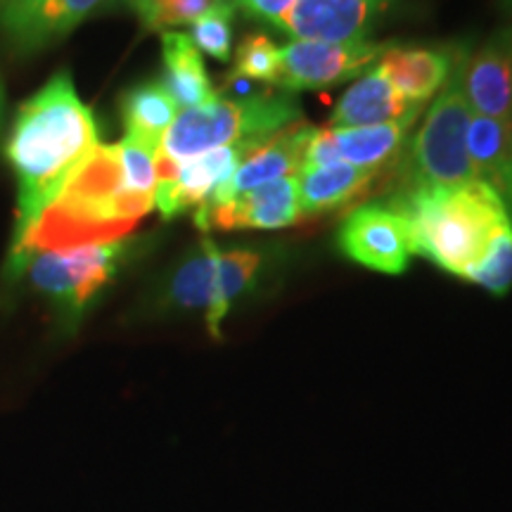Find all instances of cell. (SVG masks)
I'll use <instances>...</instances> for the list:
<instances>
[{"mask_svg": "<svg viewBox=\"0 0 512 512\" xmlns=\"http://www.w3.org/2000/svg\"><path fill=\"white\" fill-rule=\"evenodd\" d=\"M98 145V124L69 74L53 76L41 93L24 102L5 150L19 183L15 240L34 226Z\"/></svg>", "mask_w": 512, "mask_h": 512, "instance_id": "obj_1", "label": "cell"}, {"mask_svg": "<svg viewBox=\"0 0 512 512\" xmlns=\"http://www.w3.org/2000/svg\"><path fill=\"white\" fill-rule=\"evenodd\" d=\"M389 207L406 223L413 254L463 280L491 242L512 228L503 202L482 181L460 188L396 190Z\"/></svg>", "mask_w": 512, "mask_h": 512, "instance_id": "obj_2", "label": "cell"}, {"mask_svg": "<svg viewBox=\"0 0 512 512\" xmlns=\"http://www.w3.org/2000/svg\"><path fill=\"white\" fill-rule=\"evenodd\" d=\"M299 117V100L285 91H259L252 98H226L216 93L204 105L176 114L162 140V150L183 162L226 145H259L297 124Z\"/></svg>", "mask_w": 512, "mask_h": 512, "instance_id": "obj_3", "label": "cell"}, {"mask_svg": "<svg viewBox=\"0 0 512 512\" xmlns=\"http://www.w3.org/2000/svg\"><path fill=\"white\" fill-rule=\"evenodd\" d=\"M465 60L467 50L460 53L456 67L437 93V100L427 110L422 128L403 162L406 169L399 190L460 188L477 181L467 155V126L472 110L465 93Z\"/></svg>", "mask_w": 512, "mask_h": 512, "instance_id": "obj_4", "label": "cell"}, {"mask_svg": "<svg viewBox=\"0 0 512 512\" xmlns=\"http://www.w3.org/2000/svg\"><path fill=\"white\" fill-rule=\"evenodd\" d=\"M126 254L124 242H100L72 249H53L36 254L24 266L34 290L46 297L67 332L81 325L102 290L117 275Z\"/></svg>", "mask_w": 512, "mask_h": 512, "instance_id": "obj_5", "label": "cell"}, {"mask_svg": "<svg viewBox=\"0 0 512 512\" xmlns=\"http://www.w3.org/2000/svg\"><path fill=\"white\" fill-rule=\"evenodd\" d=\"M382 43H320L290 41L280 48V74L275 86L280 91H320L366 74L368 67L380 60Z\"/></svg>", "mask_w": 512, "mask_h": 512, "instance_id": "obj_6", "label": "cell"}, {"mask_svg": "<svg viewBox=\"0 0 512 512\" xmlns=\"http://www.w3.org/2000/svg\"><path fill=\"white\" fill-rule=\"evenodd\" d=\"M337 240L351 261L389 275H401L413 256L406 223L389 204H363L351 211Z\"/></svg>", "mask_w": 512, "mask_h": 512, "instance_id": "obj_7", "label": "cell"}, {"mask_svg": "<svg viewBox=\"0 0 512 512\" xmlns=\"http://www.w3.org/2000/svg\"><path fill=\"white\" fill-rule=\"evenodd\" d=\"M302 219L297 176L259 185L223 204H202L195 211L200 230H275Z\"/></svg>", "mask_w": 512, "mask_h": 512, "instance_id": "obj_8", "label": "cell"}, {"mask_svg": "<svg viewBox=\"0 0 512 512\" xmlns=\"http://www.w3.org/2000/svg\"><path fill=\"white\" fill-rule=\"evenodd\" d=\"M389 0H297L280 31L292 41H366Z\"/></svg>", "mask_w": 512, "mask_h": 512, "instance_id": "obj_9", "label": "cell"}, {"mask_svg": "<svg viewBox=\"0 0 512 512\" xmlns=\"http://www.w3.org/2000/svg\"><path fill=\"white\" fill-rule=\"evenodd\" d=\"M411 124H380L358 128H313L304 166L351 164L382 171L401 155Z\"/></svg>", "mask_w": 512, "mask_h": 512, "instance_id": "obj_10", "label": "cell"}, {"mask_svg": "<svg viewBox=\"0 0 512 512\" xmlns=\"http://www.w3.org/2000/svg\"><path fill=\"white\" fill-rule=\"evenodd\" d=\"M254 147L256 145H226L219 147V150L178 162L176 176L169 183L157 185L155 207L162 211L164 219L183 214L192 207H202L235 174L242 159Z\"/></svg>", "mask_w": 512, "mask_h": 512, "instance_id": "obj_11", "label": "cell"}, {"mask_svg": "<svg viewBox=\"0 0 512 512\" xmlns=\"http://www.w3.org/2000/svg\"><path fill=\"white\" fill-rule=\"evenodd\" d=\"M313 128L304 124H294L278 136L264 140L254 147L235 174L221 185L204 204H223L242 192L259 188V185L275 183L280 178L297 176L306 164V150H309Z\"/></svg>", "mask_w": 512, "mask_h": 512, "instance_id": "obj_12", "label": "cell"}, {"mask_svg": "<svg viewBox=\"0 0 512 512\" xmlns=\"http://www.w3.org/2000/svg\"><path fill=\"white\" fill-rule=\"evenodd\" d=\"M105 0H22L0 10V29L17 53L53 43L81 24Z\"/></svg>", "mask_w": 512, "mask_h": 512, "instance_id": "obj_13", "label": "cell"}, {"mask_svg": "<svg viewBox=\"0 0 512 512\" xmlns=\"http://www.w3.org/2000/svg\"><path fill=\"white\" fill-rule=\"evenodd\" d=\"M465 93L472 114L512 121V31H498L465 60Z\"/></svg>", "mask_w": 512, "mask_h": 512, "instance_id": "obj_14", "label": "cell"}, {"mask_svg": "<svg viewBox=\"0 0 512 512\" xmlns=\"http://www.w3.org/2000/svg\"><path fill=\"white\" fill-rule=\"evenodd\" d=\"M422 105L408 102L392 86L380 69L361 74L335 105L330 128H358L380 124H411L418 119Z\"/></svg>", "mask_w": 512, "mask_h": 512, "instance_id": "obj_15", "label": "cell"}, {"mask_svg": "<svg viewBox=\"0 0 512 512\" xmlns=\"http://www.w3.org/2000/svg\"><path fill=\"white\" fill-rule=\"evenodd\" d=\"M465 48H384L375 67L408 102L425 107L437 95Z\"/></svg>", "mask_w": 512, "mask_h": 512, "instance_id": "obj_16", "label": "cell"}, {"mask_svg": "<svg viewBox=\"0 0 512 512\" xmlns=\"http://www.w3.org/2000/svg\"><path fill=\"white\" fill-rule=\"evenodd\" d=\"M467 155L477 181L496 192L512 223V121L472 114L467 126Z\"/></svg>", "mask_w": 512, "mask_h": 512, "instance_id": "obj_17", "label": "cell"}, {"mask_svg": "<svg viewBox=\"0 0 512 512\" xmlns=\"http://www.w3.org/2000/svg\"><path fill=\"white\" fill-rule=\"evenodd\" d=\"M380 171L358 169V166L337 162L325 166H304L297 174L299 207L302 216H318L325 211L347 207L361 197Z\"/></svg>", "mask_w": 512, "mask_h": 512, "instance_id": "obj_18", "label": "cell"}, {"mask_svg": "<svg viewBox=\"0 0 512 512\" xmlns=\"http://www.w3.org/2000/svg\"><path fill=\"white\" fill-rule=\"evenodd\" d=\"M162 50V86L169 91L171 98H174L178 110L204 105V102L214 98L216 88L211 86L200 50L192 46L188 34H181V31H166V34H162Z\"/></svg>", "mask_w": 512, "mask_h": 512, "instance_id": "obj_19", "label": "cell"}, {"mask_svg": "<svg viewBox=\"0 0 512 512\" xmlns=\"http://www.w3.org/2000/svg\"><path fill=\"white\" fill-rule=\"evenodd\" d=\"M221 249L214 240L204 238L200 249L185 259L176 273L171 275L164 294L166 309L183 313H202L207 320L216 299V268H219Z\"/></svg>", "mask_w": 512, "mask_h": 512, "instance_id": "obj_20", "label": "cell"}, {"mask_svg": "<svg viewBox=\"0 0 512 512\" xmlns=\"http://www.w3.org/2000/svg\"><path fill=\"white\" fill-rule=\"evenodd\" d=\"M176 114L178 105L162 86V81L136 86L121 100L126 136L145 140L152 147H162V140L169 126L174 124Z\"/></svg>", "mask_w": 512, "mask_h": 512, "instance_id": "obj_21", "label": "cell"}, {"mask_svg": "<svg viewBox=\"0 0 512 512\" xmlns=\"http://www.w3.org/2000/svg\"><path fill=\"white\" fill-rule=\"evenodd\" d=\"M264 256L252 249H230L219 254V268H216V299L209 318L204 320L211 337H221V325L233 306L254 290L261 275Z\"/></svg>", "mask_w": 512, "mask_h": 512, "instance_id": "obj_22", "label": "cell"}, {"mask_svg": "<svg viewBox=\"0 0 512 512\" xmlns=\"http://www.w3.org/2000/svg\"><path fill=\"white\" fill-rule=\"evenodd\" d=\"M140 22L152 31H174L190 27L192 22L221 5H233L230 0H128Z\"/></svg>", "mask_w": 512, "mask_h": 512, "instance_id": "obj_23", "label": "cell"}, {"mask_svg": "<svg viewBox=\"0 0 512 512\" xmlns=\"http://www.w3.org/2000/svg\"><path fill=\"white\" fill-rule=\"evenodd\" d=\"M233 74L254 83H264V86H268V83L275 86L280 74V48L275 46L273 38L261 34V31L242 38L238 50H235Z\"/></svg>", "mask_w": 512, "mask_h": 512, "instance_id": "obj_24", "label": "cell"}, {"mask_svg": "<svg viewBox=\"0 0 512 512\" xmlns=\"http://www.w3.org/2000/svg\"><path fill=\"white\" fill-rule=\"evenodd\" d=\"M233 17V5H221V8H214L197 22H192L188 34L192 46L216 57V60L228 62L230 53H233Z\"/></svg>", "mask_w": 512, "mask_h": 512, "instance_id": "obj_25", "label": "cell"}, {"mask_svg": "<svg viewBox=\"0 0 512 512\" xmlns=\"http://www.w3.org/2000/svg\"><path fill=\"white\" fill-rule=\"evenodd\" d=\"M159 147L147 145L145 140L126 136L119 143L121 171H124V188L138 195L155 197L157 192V157Z\"/></svg>", "mask_w": 512, "mask_h": 512, "instance_id": "obj_26", "label": "cell"}, {"mask_svg": "<svg viewBox=\"0 0 512 512\" xmlns=\"http://www.w3.org/2000/svg\"><path fill=\"white\" fill-rule=\"evenodd\" d=\"M470 283L484 287L486 292L505 297L512 287V228L503 230L498 238L491 242L489 252L484 259L472 268L467 275Z\"/></svg>", "mask_w": 512, "mask_h": 512, "instance_id": "obj_27", "label": "cell"}, {"mask_svg": "<svg viewBox=\"0 0 512 512\" xmlns=\"http://www.w3.org/2000/svg\"><path fill=\"white\" fill-rule=\"evenodd\" d=\"M235 10H242L245 15L259 19V22L273 24L275 29L283 27L287 12L297 0H230Z\"/></svg>", "mask_w": 512, "mask_h": 512, "instance_id": "obj_28", "label": "cell"}, {"mask_svg": "<svg viewBox=\"0 0 512 512\" xmlns=\"http://www.w3.org/2000/svg\"><path fill=\"white\" fill-rule=\"evenodd\" d=\"M15 3H22V0H0V10L10 8V5H15Z\"/></svg>", "mask_w": 512, "mask_h": 512, "instance_id": "obj_29", "label": "cell"}, {"mask_svg": "<svg viewBox=\"0 0 512 512\" xmlns=\"http://www.w3.org/2000/svg\"><path fill=\"white\" fill-rule=\"evenodd\" d=\"M0 110H3V95H0Z\"/></svg>", "mask_w": 512, "mask_h": 512, "instance_id": "obj_30", "label": "cell"}]
</instances>
